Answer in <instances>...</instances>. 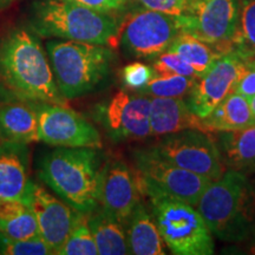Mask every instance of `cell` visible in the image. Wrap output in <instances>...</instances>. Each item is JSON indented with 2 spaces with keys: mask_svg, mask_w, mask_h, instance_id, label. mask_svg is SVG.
I'll return each instance as SVG.
<instances>
[{
  "mask_svg": "<svg viewBox=\"0 0 255 255\" xmlns=\"http://www.w3.org/2000/svg\"><path fill=\"white\" fill-rule=\"evenodd\" d=\"M245 60L246 65L235 85L234 92L251 101L255 96V59L250 58Z\"/></svg>",
  "mask_w": 255,
  "mask_h": 255,
  "instance_id": "1f68e13d",
  "label": "cell"
},
{
  "mask_svg": "<svg viewBox=\"0 0 255 255\" xmlns=\"http://www.w3.org/2000/svg\"><path fill=\"white\" fill-rule=\"evenodd\" d=\"M203 124L208 132L235 131L255 124V116L250 100L232 92L203 119Z\"/></svg>",
  "mask_w": 255,
  "mask_h": 255,
  "instance_id": "ffe728a7",
  "label": "cell"
},
{
  "mask_svg": "<svg viewBox=\"0 0 255 255\" xmlns=\"http://www.w3.org/2000/svg\"><path fill=\"white\" fill-rule=\"evenodd\" d=\"M88 215L83 214L69 238L58 251V255H97V246L88 223Z\"/></svg>",
  "mask_w": 255,
  "mask_h": 255,
  "instance_id": "4316f807",
  "label": "cell"
},
{
  "mask_svg": "<svg viewBox=\"0 0 255 255\" xmlns=\"http://www.w3.org/2000/svg\"><path fill=\"white\" fill-rule=\"evenodd\" d=\"M168 50L174 51L184 62L189 64L197 72L199 77L214 64L216 59L225 55L215 46L186 32H180Z\"/></svg>",
  "mask_w": 255,
  "mask_h": 255,
  "instance_id": "603a6c76",
  "label": "cell"
},
{
  "mask_svg": "<svg viewBox=\"0 0 255 255\" xmlns=\"http://www.w3.org/2000/svg\"><path fill=\"white\" fill-rule=\"evenodd\" d=\"M28 206L36 215L41 239L49 245L52 253L57 254L83 213L73 209L33 181L31 184Z\"/></svg>",
  "mask_w": 255,
  "mask_h": 255,
  "instance_id": "5bb4252c",
  "label": "cell"
},
{
  "mask_svg": "<svg viewBox=\"0 0 255 255\" xmlns=\"http://www.w3.org/2000/svg\"><path fill=\"white\" fill-rule=\"evenodd\" d=\"M195 207L212 234L223 241L241 242L255 235V191L235 169L212 181Z\"/></svg>",
  "mask_w": 255,
  "mask_h": 255,
  "instance_id": "277c9868",
  "label": "cell"
},
{
  "mask_svg": "<svg viewBox=\"0 0 255 255\" xmlns=\"http://www.w3.org/2000/svg\"><path fill=\"white\" fill-rule=\"evenodd\" d=\"M39 141L56 148H102L101 133L92 123L65 104L34 102Z\"/></svg>",
  "mask_w": 255,
  "mask_h": 255,
  "instance_id": "8fae6325",
  "label": "cell"
},
{
  "mask_svg": "<svg viewBox=\"0 0 255 255\" xmlns=\"http://www.w3.org/2000/svg\"><path fill=\"white\" fill-rule=\"evenodd\" d=\"M68 1L87 6L97 11L116 14L117 12L123 11L127 7L130 0H68Z\"/></svg>",
  "mask_w": 255,
  "mask_h": 255,
  "instance_id": "d6a6232c",
  "label": "cell"
},
{
  "mask_svg": "<svg viewBox=\"0 0 255 255\" xmlns=\"http://www.w3.org/2000/svg\"><path fill=\"white\" fill-rule=\"evenodd\" d=\"M121 21L115 13L97 11L68 0H36L28 24L41 38L119 45Z\"/></svg>",
  "mask_w": 255,
  "mask_h": 255,
  "instance_id": "7a4b0ae2",
  "label": "cell"
},
{
  "mask_svg": "<svg viewBox=\"0 0 255 255\" xmlns=\"http://www.w3.org/2000/svg\"><path fill=\"white\" fill-rule=\"evenodd\" d=\"M15 0H0V9H4L8 6H11Z\"/></svg>",
  "mask_w": 255,
  "mask_h": 255,
  "instance_id": "836d02e7",
  "label": "cell"
},
{
  "mask_svg": "<svg viewBox=\"0 0 255 255\" xmlns=\"http://www.w3.org/2000/svg\"><path fill=\"white\" fill-rule=\"evenodd\" d=\"M0 254L1 255H51L49 245L36 237L27 240H11L0 233Z\"/></svg>",
  "mask_w": 255,
  "mask_h": 255,
  "instance_id": "83f0119b",
  "label": "cell"
},
{
  "mask_svg": "<svg viewBox=\"0 0 255 255\" xmlns=\"http://www.w3.org/2000/svg\"><path fill=\"white\" fill-rule=\"evenodd\" d=\"M246 60L235 52H231L216 59L207 71L196 79L195 84L187 95L189 109L200 117L206 119L232 92L242 75Z\"/></svg>",
  "mask_w": 255,
  "mask_h": 255,
  "instance_id": "7c38bea8",
  "label": "cell"
},
{
  "mask_svg": "<svg viewBox=\"0 0 255 255\" xmlns=\"http://www.w3.org/2000/svg\"><path fill=\"white\" fill-rule=\"evenodd\" d=\"M137 176L122 159H113L102 168L98 207L122 225L129 221L139 202Z\"/></svg>",
  "mask_w": 255,
  "mask_h": 255,
  "instance_id": "9a60e30c",
  "label": "cell"
},
{
  "mask_svg": "<svg viewBox=\"0 0 255 255\" xmlns=\"http://www.w3.org/2000/svg\"><path fill=\"white\" fill-rule=\"evenodd\" d=\"M127 239L130 254H165L161 233L141 200L136 205L129 221H128Z\"/></svg>",
  "mask_w": 255,
  "mask_h": 255,
  "instance_id": "d6986e66",
  "label": "cell"
},
{
  "mask_svg": "<svg viewBox=\"0 0 255 255\" xmlns=\"http://www.w3.org/2000/svg\"><path fill=\"white\" fill-rule=\"evenodd\" d=\"M250 253H251V254H255V240H254V242H253V245H252V246H251Z\"/></svg>",
  "mask_w": 255,
  "mask_h": 255,
  "instance_id": "d590c367",
  "label": "cell"
},
{
  "mask_svg": "<svg viewBox=\"0 0 255 255\" xmlns=\"http://www.w3.org/2000/svg\"><path fill=\"white\" fill-rule=\"evenodd\" d=\"M0 233L11 240L39 237L37 219L31 207L17 200L0 201Z\"/></svg>",
  "mask_w": 255,
  "mask_h": 255,
  "instance_id": "7402d4cb",
  "label": "cell"
},
{
  "mask_svg": "<svg viewBox=\"0 0 255 255\" xmlns=\"http://www.w3.org/2000/svg\"><path fill=\"white\" fill-rule=\"evenodd\" d=\"M46 51L55 81L66 101L90 94L109 76L114 62L110 46L52 39Z\"/></svg>",
  "mask_w": 255,
  "mask_h": 255,
  "instance_id": "5b68a950",
  "label": "cell"
},
{
  "mask_svg": "<svg viewBox=\"0 0 255 255\" xmlns=\"http://www.w3.org/2000/svg\"><path fill=\"white\" fill-rule=\"evenodd\" d=\"M149 197L152 216L163 242L176 255H212L214 240L199 210L186 201L138 182Z\"/></svg>",
  "mask_w": 255,
  "mask_h": 255,
  "instance_id": "8992f818",
  "label": "cell"
},
{
  "mask_svg": "<svg viewBox=\"0 0 255 255\" xmlns=\"http://www.w3.org/2000/svg\"><path fill=\"white\" fill-rule=\"evenodd\" d=\"M180 32L176 17L143 8L122 19L119 44L129 56L152 58L167 51Z\"/></svg>",
  "mask_w": 255,
  "mask_h": 255,
  "instance_id": "ba28073f",
  "label": "cell"
},
{
  "mask_svg": "<svg viewBox=\"0 0 255 255\" xmlns=\"http://www.w3.org/2000/svg\"><path fill=\"white\" fill-rule=\"evenodd\" d=\"M30 149L27 144L0 139V201L30 203Z\"/></svg>",
  "mask_w": 255,
  "mask_h": 255,
  "instance_id": "2e32d148",
  "label": "cell"
},
{
  "mask_svg": "<svg viewBox=\"0 0 255 255\" xmlns=\"http://www.w3.org/2000/svg\"><path fill=\"white\" fill-rule=\"evenodd\" d=\"M221 144L227 163L234 168L255 164V124L235 131L223 132Z\"/></svg>",
  "mask_w": 255,
  "mask_h": 255,
  "instance_id": "cb8c5ba5",
  "label": "cell"
},
{
  "mask_svg": "<svg viewBox=\"0 0 255 255\" xmlns=\"http://www.w3.org/2000/svg\"><path fill=\"white\" fill-rule=\"evenodd\" d=\"M155 75L156 72L152 66L141 62H135L127 65L122 70V81L130 90L138 92L155 77Z\"/></svg>",
  "mask_w": 255,
  "mask_h": 255,
  "instance_id": "f546056e",
  "label": "cell"
},
{
  "mask_svg": "<svg viewBox=\"0 0 255 255\" xmlns=\"http://www.w3.org/2000/svg\"><path fill=\"white\" fill-rule=\"evenodd\" d=\"M239 11L237 0H190L186 11L176 18L181 32L228 53L234 50Z\"/></svg>",
  "mask_w": 255,
  "mask_h": 255,
  "instance_id": "52a82bcc",
  "label": "cell"
},
{
  "mask_svg": "<svg viewBox=\"0 0 255 255\" xmlns=\"http://www.w3.org/2000/svg\"><path fill=\"white\" fill-rule=\"evenodd\" d=\"M152 69L158 75H182L199 78V75L187 62L181 58L174 51L167 50L156 57L152 63Z\"/></svg>",
  "mask_w": 255,
  "mask_h": 255,
  "instance_id": "f1b7e54d",
  "label": "cell"
},
{
  "mask_svg": "<svg viewBox=\"0 0 255 255\" xmlns=\"http://www.w3.org/2000/svg\"><path fill=\"white\" fill-rule=\"evenodd\" d=\"M233 46L244 59L255 57V0H246L239 11L238 31Z\"/></svg>",
  "mask_w": 255,
  "mask_h": 255,
  "instance_id": "484cf974",
  "label": "cell"
},
{
  "mask_svg": "<svg viewBox=\"0 0 255 255\" xmlns=\"http://www.w3.org/2000/svg\"><path fill=\"white\" fill-rule=\"evenodd\" d=\"M144 8L178 17L186 11L190 0H137Z\"/></svg>",
  "mask_w": 255,
  "mask_h": 255,
  "instance_id": "4dcf8cb0",
  "label": "cell"
},
{
  "mask_svg": "<svg viewBox=\"0 0 255 255\" xmlns=\"http://www.w3.org/2000/svg\"><path fill=\"white\" fill-rule=\"evenodd\" d=\"M150 102L149 96L117 91L100 109L102 122L110 138L124 142L151 136Z\"/></svg>",
  "mask_w": 255,
  "mask_h": 255,
  "instance_id": "4fadbf2b",
  "label": "cell"
},
{
  "mask_svg": "<svg viewBox=\"0 0 255 255\" xmlns=\"http://www.w3.org/2000/svg\"><path fill=\"white\" fill-rule=\"evenodd\" d=\"M187 129L207 131L203 120L197 117L183 98L152 97L150 102L151 136H165Z\"/></svg>",
  "mask_w": 255,
  "mask_h": 255,
  "instance_id": "e0dca14e",
  "label": "cell"
},
{
  "mask_svg": "<svg viewBox=\"0 0 255 255\" xmlns=\"http://www.w3.org/2000/svg\"><path fill=\"white\" fill-rule=\"evenodd\" d=\"M88 223L94 235L98 254H130L123 225L103 212L100 207L88 215Z\"/></svg>",
  "mask_w": 255,
  "mask_h": 255,
  "instance_id": "44dd1931",
  "label": "cell"
},
{
  "mask_svg": "<svg viewBox=\"0 0 255 255\" xmlns=\"http://www.w3.org/2000/svg\"><path fill=\"white\" fill-rule=\"evenodd\" d=\"M196 79V77H189V76L156 73L155 77L144 88H142L138 94L149 97L183 98L193 89Z\"/></svg>",
  "mask_w": 255,
  "mask_h": 255,
  "instance_id": "d4e9b609",
  "label": "cell"
},
{
  "mask_svg": "<svg viewBox=\"0 0 255 255\" xmlns=\"http://www.w3.org/2000/svg\"><path fill=\"white\" fill-rule=\"evenodd\" d=\"M151 148L178 167L212 181L226 171L215 141L209 132L202 130L187 129L165 135Z\"/></svg>",
  "mask_w": 255,
  "mask_h": 255,
  "instance_id": "30bf717a",
  "label": "cell"
},
{
  "mask_svg": "<svg viewBox=\"0 0 255 255\" xmlns=\"http://www.w3.org/2000/svg\"><path fill=\"white\" fill-rule=\"evenodd\" d=\"M0 139L25 144L39 142V120L34 102L0 103Z\"/></svg>",
  "mask_w": 255,
  "mask_h": 255,
  "instance_id": "ac0fdd59",
  "label": "cell"
},
{
  "mask_svg": "<svg viewBox=\"0 0 255 255\" xmlns=\"http://www.w3.org/2000/svg\"><path fill=\"white\" fill-rule=\"evenodd\" d=\"M250 103H251L252 111H253V114H254V116H255V96H254V97L252 98V100L250 101Z\"/></svg>",
  "mask_w": 255,
  "mask_h": 255,
  "instance_id": "e575fe53",
  "label": "cell"
},
{
  "mask_svg": "<svg viewBox=\"0 0 255 255\" xmlns=\"http://www.w3.org/2000/svg\"><path fill=\"white\" fill-rule=\"evenodd\" d=\"M0 84L18 100L66 103L49 56L32 30L15 27L0 37Z\"/></svg>",
  "mask_w": 255,
  "mask_h": 255,
  "instance_id": "6da1fadb",
  "label": "cell"
},
{
  "mask_svg": "<svg viewBox=\"0 0 255 255\" xmlns=\"http://www.w3.org/2000/svg\"><path fill=\"white\" fill-rule=\"evenodd\" d=\"M98 149L56 148L38 163V178L60 200L83 214L98 208L103 165Z\"/></svg>",
  "mask_w": 255,
  "mask_h": 255,
  "instance_id": "3957f363",
  "label": "cell"
},
{
  "mask_svg": "<svg viewBox=\"0 0 255 255\" xmlns=\"http://www.w3.org/2000/svg\"><path fill=\"white\" fill-rule=\"evenodd\" d=\"M137 181L196 206L212 180L187 170L162 157L152 148L133 152Z\"/></svg>",
  "mask_w": 255,
  "mask_h": 255,
  "instance_id": "9c48e42d",
  "label": "cell"
}]
</instances>
